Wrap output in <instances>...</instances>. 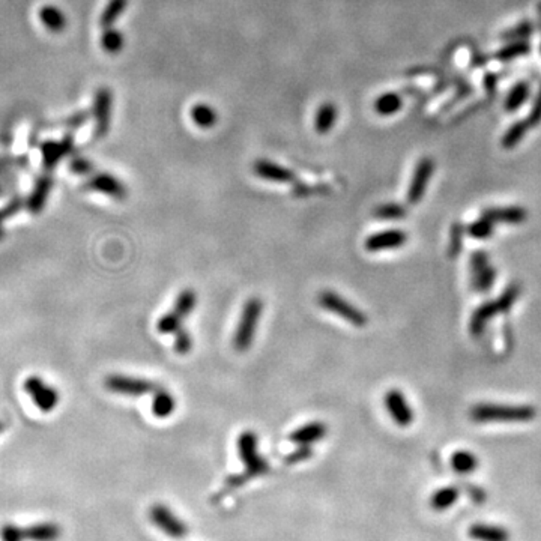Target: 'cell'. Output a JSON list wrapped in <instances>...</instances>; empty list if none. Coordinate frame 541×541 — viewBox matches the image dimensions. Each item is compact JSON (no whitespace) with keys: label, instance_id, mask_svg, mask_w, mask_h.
<instances>
[{"label":"cell","instance_id":"obj_37","mask_svg":"<svg viewBox=\"0 0 541 541\" xmlns=\"http://www.w3.org/2000/svg\"><path fill=\"white\" fill-rule=\"evenodd\" d=\"M313 453H315V451H313L311 445H298L297 450L286 455L284 463H287V464H297V463H301V462H306V460L311 459Z\"/></svg>","mask_w":541,"mask_h":541},{"label":"cell","instance_id":"obj_22","mask_svg":"<svg viewBox=\"0 0 541 541\" xmlns=\"http://www.w3.org/2000/svg\"><path fill=\"white\" fill-rule=\"evenodd\" d=\"M190 116L191 121L203 130L213 128L218 122V113L215 112V108L206 103L194 104L190 110Z\"/></svg>","mask_w":541,"mask_h":541},{"label":"cell","instance_id":"obj_21","mask_svg":"<svg viewBox=\"0 0 541 541\" xmlns=\"http://www.w3.org/2000/svg\"><path fill=\"white\" fill-rule=\"evenodd\" d=\"M460 498V490L454 486H446L437 489L436 492L430 498V509L441 513L445 510H450L451 506L458 502Z\"/></svg>","mask_w":541,"mask_h":541},{"label":"cell","instance_id":"obj_18","mask_svg":"<svg viewBox=\"0 0 541 541\" xmlns=\"http://www.w3.org/2000/svg\"><path fill=\"white\" fill-rule=\"evenodd\" d=\"M23 529L26 541H57L62 537V528L55 522H41Z\"/></svg>","mask_w":541,"mask_h":541},{"label":"cell","instance_id":"obj_39","mask_svg":"<svg viewBox=\"0 0 541 541\" xmlns=\"http://www.w3.org/2000/svg\"><path fill=\"white\" fill-rule=\"evenodd\" d=\"M451 242H450V248H448V251H450V257H455V256H459V253H460V250H462V239H463V226L460 224V223H458V224H454L453 227H451Z\"/></svg>","mask_w":541,"mask_h":541},{"label":"cell","instance_id":"obj_8","mask_svg":"<svg viewBox=\"0 0 541 541\" xmlns=\"http://www.w3.org/2000/svg\"><path fill=\"white\" fill-rule=\"evenodd\" d=\"M472 286L480 293H486L495 284L496 269L490 265L486 251H475L471 256Z\"/></svg>","mask_w":541,"mask_h":541},{"label":"cell","instance_id":"obj_3","mask_svg":"<svg viewBox=\"0 0 541 541\" xmlns=\"http://www.w3.org/2000/svg\"><path fill=\"white\" fill-rule=\"evenodd\" d=\"M262 311H264V302L257 297H253L244 304L233 337V348L238 352H247L255 342Z\"/></svg>","mask_w":541,"mask_h":541},{"label":"cell","instance_id":"obj_38","mask_svg":"<svg viewBox=\"0 0 541 541\" xmlns=\"http://www.w3.org/2000/svg\"><path fill=\"white\" fill-rule=\"evenodd\" d=\"M0 538H2V541H26L24 529L12 525V523H6V525L0 528Z\"/></svg>","mask_w":541,"mask_h":541},{"label":"cell","instance_id":"obj_24","mask_svg":"<svg viewBox=\"0 0 541 541\" xmlns=\"http://www.w3.org/2000/svg\"><path fill=\"white\" fill-rule=\"evenodd\" d=\"M338 117V110L333 103H324L316 113L315 128L319 134H328L333 130Z\"/></svg>","mask_w":541,"mask_h":541},{"label":"cell","instance_id":"obj_29","mask_svg":"<svg viewBox=\"0 0 541 541\" xmlns=\"http://www.w3.org/2000/svg\"><path fill=\"white\" fill-rule=\"evenodd\" d=\"M124 46H125V38L122 32L116 30L113 28L104 29L103 37H101V47H103L106 53L108 55L121 53Z\"/></svg>","mask_w":541,"mask_h":541},{"label":"cell","instance_id":"obj_35","mask_svg":"<svg viewBox=\"0 0 541 541\" xmlns=\"http://www.w3.org/2000/svg\"><path fill=\"white\" fill-rule=\"evenodd\" d=\"M528 94H529L528 84H525V83L518 84V86L511 90V94L509 95V99H506V103H505L506 110H509V112H514V110H518L527 101Z\"/></svg>","mask_w":541,"mask_h":541},{"label":"cell","instance_id":"obj_10","mask_svg":"<svg viewBox=\"0 0 541 541\" xmlns=\"http://www.w3.org/2000/svg\"><path fill=\"white\" fill-rule=\"evenodd\" d=\"M113 97L112 92L106 88H101L95 94L94 115H95V135L104 137L110 128V119H112Z\"/></svg>","mask_w":541,"mask_h":541},{"label":"cell","instance_id":"obj_40","mask_svg":"<svg viewBox=\"0 0 541 541\" xmlns=\"http://www.w3.org/2000/svg\"><path fill=\"white\" fill-rule=\"evenodd\" d=\"M528 50L529 48H528V46L525 44V42H518V44H513L509 48H504L502 52L498 53V57L502 59V61H509V59H513V57H518V56H522V55L528 53Z\"/></svg>","mask_w":541,"mask_h":541},{"label":"cell","instance_id":"obj_20","mask_svg":"<svg viewBox=\"0 0 541 541\" xmlns=\"http://www.w3.org/2000/svg\"><path fill=\"white\" fill-rule=\"evenodd\" d=\"M39 20L44 28L53 33H61L66 29V15L55 5H44L39 10Z\"/></svg>","mask_w":541,"mask_h":541},{"label":"cell","instance_id":"obj_4","mask_svg":"<svg viewBox=\"0 0 541 541\" xmlns=\"http://www.w3.org/2000/svg\"><path fill=\"white\" fill-rule=\"evenodd\" d=\"M236 445H238L239 459L242 460L245 466V472H244L245 478L251 480L260 475H265V473L269 472V463L262 458L257 451L259 439L255 432L245 430V432H242L238 436V442H236Z\"/></svg>","mask_w":541,"mask_h":541},{"label":"cell","instance_id":"obj_36","mask_svg":"<svg viewBox=\"0 0 541 541\" xmlns=\"http://www.w3.org/2000/svg\"><path fill=\"white\" fill-rule=\"evenodd\" d=\"M193 337L185 328H181L179 331L175 333V352L179 355H187L193 349Z\"/></svg>","mask_w":541,"mask_h":541},{"label":"cell","instance_id":"obj_42","mask_svg":"<svg viewBox=\"0 0 541 541\" xmlns=\"http://www.w3.org/2000/svg\"><path fill=\"white\" fill-rule=\"evenodd\" d=\"M531 30H532V28L529 26V24H523V26H520L519 29H513L510 33H506V38L514 39V38H518V35H522V38H527V35L528 33H531Z\"/></svg>","mask_w":541,"mask_h":541},{"label":"cell","instance_id":"obj_15","mask_svg":"<svg viewBox=\"0 0 541 541\" xmlns=\"http://www.w3.org/2000/svg\"><path fill=\"white\" fill-rule=\"evenodd\" d=\"M328 433L326 424L320 421H311L308 424L302 426L289 435L291 442L297 445H313L315 442L324 439Z\"/></svg>","mask_w":541,"mask_h":541},{"label":"cell","instance_id":"obj_31","mask_svg":"<svg viewBox=\"0 0 541 541\" xmlns=\"http://www.w3.org/2000/svg\"><path fill=\"white\" fill-rule=\"evenodd\" d=\"M375 217L384 222H395V219H403L406 215V209L399 203H384L375 209Z\"/></svg>","mask_w":541,"mask_h":541},{"label":"cell","instance_id":"obj_41","mask_svg":"<svg viewBox=\"0 0 541 541\" xmlns=\"http://www.w3.org/2000/svg\"><path fill=\"white\" fill-rule=\"evenodd\" d=\"M92 163L88 161L86 158H74L71 161V170L79 175H88L92 172Z\"/></svg>","mask_w":541,"mask_h":541},{"label":"cell","instance_id":"obj_32","mask_svg":"<svg viewBox=\"0 0 541 541\" xmlns=\"http://www.w3.org/2000/svg\"><path fill=\"white\" fill-rule=\"evenodd\" d=\"M182 322L184 319L176 315V313L172 310L170 313H166L161 317H159L158 324H157V329L159 334L163 335H168V334H175L176 331H179L182 328Z\"/></svg>","mask_w":541,"mask_h":541},{"label":"cell","instance_id":"obj_34","mask_svg":"<svg viewBox=\"0 0 541 541\" xmlns=\"http://www.w3.org/2000/svg\"><path fill=\"white\" fill-rule=\"evenodd\" d=\"M529 128V124L527 122H518L514 124L511 128L505 132L504 139H502V148L504 149H511L514 148L518 143L523 139V135H525L527 130Z\"/></svg>","mask_w":541,"mask_h":541},{"label":"cell","instance_id":"obj_16","mask_svg":"<svg viewBox=\"0 0 541 541\" xmlns=\"http://www.w3.org/2000/svg\"><path fill=\"white\" fill-rule=\"evenodd\" d=\"M468 535L473 541H510V531L490 523H473L468 529Z\"/></svg>","mask_w":541,"mask_h":541},{"label":"cell","instance_id":"obj_30","mask_svg":"<svg viewBox=\"0 0 541 541\" xmlns=\"http://www.w3.org/2000/svg\"><path fill=\"white\" fill-rule=\"evenodd\" d=\"M402 97L397 95V94H385V95H380L376 103H375V108L379 115L382 116H391L394 113L399 112L402 108Z\"/></svg>","mask_w":541,"mask_h":541},{"label":"cell","instance_id":"obj_2","mask_svg":"<svg viewBox=\"0 0 541 541\" xmlns=\"http://www.w3.org/2000/svg\"><path fill=\"white\" fill-rule=\"evenodd\" d=\"M520 297V286L519 284H510L506 289L493 301H487L473 311L469 322V331L473 337H478L484 333L487 324L496 317L501 313H506L513 306L514 302Z\"/></svg>","mask_w":541,"mask_h":541},{"label":"cell","instance_id":"obj_27","mask_svg":"<svg viewBox=\"0 0 541 541\" xmlns=\"http://www.w3.org/2000/svg\"><path fill=\"white\" fill-rule=\"evenodd\" d=\"M32 394L35 395V400L44 411H52L53 406L57 403V393L52 388L46 386L41 380H33Z\"/></svg>","mask_w":541,"mask_h":541},{"label":"cell","instance_id":"obj_9","mask_svg":"<svg viewBox=\"0 0 541 541\" xmlns=\"http://www.w3.org/2000/svg\"><path fill=\"white\" fill-rule=\"evenodd\" d=\"M385 406L393 421L399 427H408L413 421V412L411 404L406 402V397L399 390H390L385 394Z\"/></svg>","mask_w":541,"mask_h":541},{"label":"cell","instance_id":"obj_33","mask_svg":"<svg viewBox=\"0 0 541 541\" xmlns=\"http://www.w3.org/2000/svg\"><path fill=\"white\" fill-rule=\"evenodd\" d=\"M493 222H490L489 218L481 215L477 222H473L472 224L468 226L466 232L475 239H486L489 236H492L493 233Z\"/></svg>","mask_w":541,"mask_h":541},{"label":"cell","instance_id":"obj_6","mask_svg":"<svg viewBox=\"0 0 541 541\" xmlns=\"http://www.w3.org/2000/svg\"><path fill=\"white\" fill-rule=\"evenodd\" d=\"M149 519L154 525L172 538H182L188 534V527L182 519L164 504H155L149 510Z\"/></svg>","mask_w":541,"mask_h":541},{"label":"cell","instance_id":"obj_1","mask_svg":"<svg viewBox=\"0 0 541 541\" xmlns=\"http://www.w3.org/2000/svg\"><path fill=\"white\" fill-rule=\"evenodd\" d=\"M469 417L473 422H527L537 417V409L529 404L478 403L472 406Z\"/></svg>","mask_w":541,"mask_h":541},{"label":"cell","instance_id":"obj_13","mask_svg":"<svg viewBox=\"0 0 541 541\" xmlns=\"http://www.w3.org/2000/svg\"><path fill=\"white\" fill-rule=\"evenodd\" d=\"M89 188L98 193H103L106 196L116 200H125L126 196H128V191H126L125 185L117 179V177L108 173H99L92 177L89 181Z\"/></svg>","mask_w":541,"mask_h":541},{"label":"cell","instance_id":"obj_11","mask_svg":"<svg viewBox=\"0 0 541 541\" xmlns=\"http://www.w3.org/2000/svg\"><path fill=\"white\" fill-rule=\"evenodd\" d=\"M435 172V163L430 158H422L417 166V170L413 173L411 187L408 190V201L411 205H415L418 203L422 196H424L426 188L429 185L430 176Z\"/></svg>","mask_w":541,"mask_h":541},{"label":"cell","instance_id":"obj_12","mask_svg":"<svg viewBox=\"0 0 541 541\" xmlns=\"http://www.w3.org/2000/svg\"><path fill=\"white\" fill-rule=\"evenodd\" d=\"M408 241V235L403 230H385L375 235H370L366 239V250L377 253L382 250L399 248Z\"/></svg>","mask_w":541,"mask_h":541},{"label":"cell","instance_id":"obj_43","mask_svg":"<svg viewBox=\"0 0 541 541\" xmlns=\"http://www.w3.org/2000/svg\"><path fill=\"white\" fill-rule=\"evenodd\" d=\"M540 98H541V94H540Z\"/></svg>","mask_w":541,"mask_h":541},{"label":"cell","instance_id":"obj_14","mask_svg":"<svg viewBox=\"0 0 541 541\" xmlns=\"http://www.w3.org/2000/svg\"><path fill=\"white\" fill-rule=\"evenodd\" d=\"M255 173L259 177H262V179H266L269 182H277V184L295 182V173L292 170L274 161H269V159H257L255 163Z\"/></svg>","mask_w":541,"mask_h":541},{"label":"cell","instance_id":"obj_19","mask_svg":"<svg viewBox=\"0 0 541 541\" xmlns=\"http://www.w3.org/2000/svg\"><path fill=\"white\" fill-rule=\"evenodd\" d=\"M74 146V139L68 135L62 141H47L42 145V157H44L46 167H55L61 159L71 152Z\"/></svg>","mask_w":541,"mask_h":541},{"label":"cell","instance_id":"obj_5","mask_svg":"<svg viewBox=\"0 0 541 541\" xmlns=\"http://www.w3.org/2000/svg\"><path fill=\"white\" fill-rule=\"evenodd\" d=\"M319 306L334 313V315L340 316L342 319L348 320L349 324L357 328L366 326L368 322V317L366 316V313L360 310L358 307H355L353 304H351L348 299H344L340 295L333 292V291H324L319 295L317 298Z\"/></svg>","mask_w":541,"mask_h":541},{"label":"cell","instance_id":"obj_26","mask_svg":"<svg viewBox=\"0 0 541 541\" xmlns=\"http://www.w3.org/2000/svg\"><path fill=\"white\" fill-rule=\"evenodd\" d=\"M128 6V0H108L103 14L99 17V23L104 29L112 28L115 21L125 12Z\"/></svg>","mask_w":541,"mask_h":541},{"label":"cell","instance_id":"obj_7","mask_svg":"<svg viewBox=\"0 0 541 541\" xmlns=\"http://www.w3.org/2000/svg\"><path fill=\"white\" fill-rule=\"evenodd\" d=\"M104 385L107 390L112 393L134 395V397L154 393L158 388L157 384L152 382V380L124 376V375H110L108 377H106Z\"/></svg>","mask_w":541,"mask_h":541},{"label":"cell","instance_id":"obj_25","mask_svg":"<svg viewBox=\"0 0 541 541\" xmlns=\"http://www.w3.org/2000/svg\"><path fill=\"white\" fill-rule=\"evenodd\" d=\"M451 468L455 473H460V475H468V473H472L478 468V459L477 455L466 451V450H460V451H455L451 455Z\"/></svg>","mask_w":541,"mask_h":541},{"label":"cell","instance_id":"obj_28","mask_svg":"<svg viewBox=\"0 0 541 541\" xmlns=\"http://www.w3.org/2000/svg\"><path fill=\"white\" fill-rule=\"evenodd\" d=\"M196 306H197V293L193 289H184L176 297L173 311L176 315H179L182 319H185L190 316V313H193Z\"/></svg>","mask_w":541,"mask_h":541},{"label":"cell","instance_id":"obj_23","mask_svg":"<svg viewBox=\"0 0 541 541\" xmlns=\"http://www.w3.org/2000/svg\"><path fill=\"white\" fill-rule=\"evenodd\" d=\"M176 409V400L172 395L163 388H157L154 399H152V413L158 418H167L170 417Z\"/></svg>","mask_w":541,"mask_h":541},{"label":"cell","instance_id":"obj_17","mask_svg":"<svg viewBox=\"0 0 541 541\" xmlns=\"http://www.w3.org/2000/svg\"><path fill=\"white\" fill-rule=\"evenodd\" d=\"M483 217L489 218L493 223H506V224H520L527 222L528 213L522 206H509V208H490L483 213Z\"/></svg>","mask_w":541,"mask_h":541}]
</instances>
